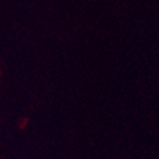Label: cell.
Masks as SVG:
<instances>
[{
  "label": "cell",
  "instance_id": "1",
  "mask_svg": "<svg viewBox=\"0 0 159 159\" xmlns=\"http://www.w3.org/2000/svg\"><path fill=\"white\" fill-rule=\"evenodd\" d=\"M0 129H2V125H0Z\"/></svg>",
  "mask_w": 159,
  "mask_h": 159
}]
</instances>
